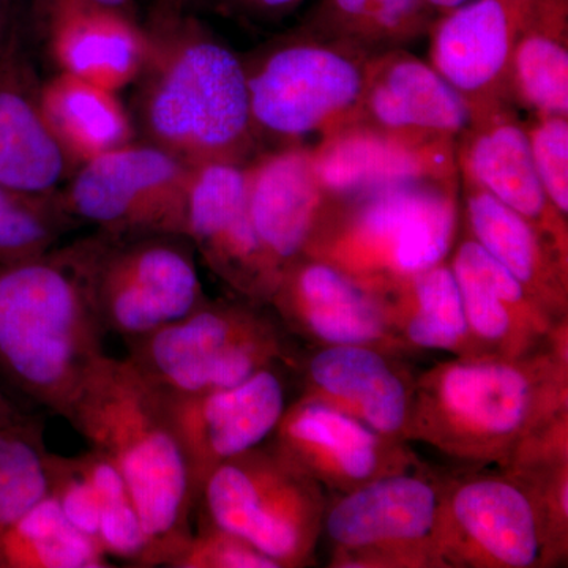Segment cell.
<instances>
[{
    "mask_svg": "<svg viewBox=\"0 0 568 568\" xmlns=\"http://www.w3.org/2000/svg\"><path fill=\"white\" fill-rule=\"evenodd\" d=\"M142 28L148 50L130 111L140 140L190 166L248 163L260 142L244 59L182 7L156 2Z\"/></svg>",
    "mask_w": 568,
    "mask_h": 568,
    "instance_id": "1",
    "label": "cell"
},
{
    "mask_svg": "<svg viewBox=\"0 0 568 568\" xmlns=\"http://www.w3.org/2000/svg\"><path fill=\"white\" fill-rule=\"evenodd\" d=\"M568 416L567 335L521 357L455 355L414 381L407 440L478 469L506 467Z\"/></svg>",
    "mask_w": 568,
    "mask_h": 568,
    "instance_id": "2",
    "label": "cell"
},
{
    "mask_svg": "<svg viewBox=\"0 0 568 568\" xmlns=\"http://www.w3.org/2000/svg\"><path fill=\"white\" fill-rule=\"evenodd\" d=\"M118 467L149 544V567H171L193 536L197 497L170 403L129 361L103 354L69 417Z\"/></svg>",
    "mask_w": 568,
    "mask_h": 568,
    "instance_id": "3",
    "label": "cell"
},
{
    "mask_svg": "<svg viewBox=\"0 0 568 568\" xmlns=\"http://www.w3.org/2000/svg\"><path fill=\"white\" fill-rule=\"evenodd\" d=\"M104 332L67 246L0 264V375L69 420Z\"/></svg>",
    "mask_w": 568,
    "mask_h": 568,
    "instance_id": "4",
    "label": "cell"
},
{
    "mask_svg": "<svg viewBox=\"0 0 568 568\" xmlns=\"http://www.w3.org/2000/svg\"><path fill=\"white\" fill-rule=\"evenodd\" d=\"M443 481L440 567L538 568L567 555L568 463Z\"/></svg>",
    "mask_w": 568,
    "mask_h": 568,
    "instance_id": "5",
    "label": "cell"
},
{
    "mask_svg": "<svg viewBox=\"0 0 568 568\" xmlns=\"http://www.w3.org/2000/svg\"><path fill=\"white\" fill-rule=\"evenodd\" d=\"M459 226V178L394 183L331 197L305 256L381 290L447 261Z\"/></svg>",
    "mask_w": 568,
    "mask_h": 568,
    "instance_id": "6",
    "label": "cell"
},
{
    "mask_svg": "<svg viewBox=\"0 0 568 568\" xmlns=\"http://www.w3.org/2000/svg\"><path fill=\"white\" fill-rule=\"evenodd\" d=\"M130 362L168 398L237 386L271 366L294 364L287 332L271 306L235 295L129 343Z\"/></svg>",
    "mask_w": 568,
    "mask_h": 568,
    "instance_id": "7",
    "label": "cell"
},
{
    "mask_svg": "<svg viewBox=\"0 0 568 568\" xmlns=\"http://www.w3.org/2000/svg\"><path fill=\"white\" fill-rule=\"evenodd\" d=\"M369 55L297 28L244 59L257 142L304 144L357 115Z\"/></svg>",
    "mask_w": 568,
    "mask_h": 568,
    "instance_id": "8",
    "label": "cell"
},
{
    "mask_svg": "<svg viewBox=\"0 0 568 568\" xmlns=\"http://www.w3.org/2000/svg\"><path fill=\"white\" fill-rule=\"evenodd\" d=\"M65 246L104 335L121 336L125 345L182 320L207 298L185 235L114 237L95 231Z\"/></svg>",
    "mask_w": 568,
    "mask_h": 568,
    "instance_id": "9",
    "label": "cell"
},
{
    "mask_svg": "<svg viewBox=\"0 0 568 568\" xmlns=\"http://www.w3.org/2000/svg\"><path fill=\"white\" fill-rule=\"evenodd\" d=\"M325 508L323 488L264 443L213 470L194 518L242 538L278 568H293L315 555Z\"/></svg>",
    "mask_w": 568,
    "mask_h": 568,
    "instance_id": "10",
    "label": "cell"
},
{
    "mask_svg": "<svg viewBox=\"0 0 568 568\" xmlns=\"http://www.w3.org/2000/svg\"><path fill=\"white\" fill-rule=\"evenodd\" d=\"M193 166L134 140L82 163L61 189L78 226L114 237L183 234Z\"/></svg>",
    "mask_w": 568,
    "mask_h": 568,
    "instance_id": "11",
    "label": "cell"
},
{
    "mask_svg": "<svg viewBox=\"0 0 568 568\" xmlns=\"http://www.w3.org/2000/svg\"><path fill=\"white\" fill-rule=\"evenodd\" d=\"M443 481L417 473L376 478L325 508L323 534L332 566L440 567L436 525Z\"/></svg>",
    "mask_w": 568,
    "mask_h": 568,
    "instance_id": "12",
    "label": "cell"
},
{
    "mask_svg": "<svg viewBox=\"0 0 568 568\" xmlns=\"http://www.w3.org/2000/svg\"><path fill=\"white\" fill-rule=\"evenodd\" d=\"M272 444L323 491L339 496L417 465L406 443L304 396L286 407Z\"/></svg>",
    "mask_w": 568,
    "mask_h": 568,
    "instance_id": "13",
    "label": "cell"
},
{
    "mask_svg": "<svg viewBox=\"0 0 568 568\" xmlns=\"http://www.w3.org/2000/svg\"><path fill=\"white\" fill-rule=\"evenodd\" d=\"M183 234L235 295L267 305L274 276L250 216L245 164L193 166Z\"/></svg>",
    "mask_w": 568,
    "mask_h": 568,
    "instance_id": "14",
    "label": "cell"
},
{
    "mask_svg": "<svg viewBox=\"0 0 568 568\" xmlns=\"http://www.w3.org/2000/svg\"><path fill=\"white\" fill-rule=\"evenodd\" d=\"M313 162L332 200L426 179L459 178L457 138L405 132L353 119L312 145Z\"/></svg>",
    "mask_w": 568,
    "mask_h": 568,
    "instance_id": "15",
    "label": "cell"
},
{
    "mask_svg": "<svg viewBox=\"0 0 568 568\" xmlns=\"http://www.w3.org/2000/svg\"><path fill=\"white\" fill-rule=\"evenodd\" d=\"M168 403L200 500L216 467L274 436L287 407L286 383L282 366H271L237 386L168 398Z\"/></svg>",
    "mask_w": 568,
    "mask_h": 568,
    "instance_id": "16",
    "label": "cell"
},
{
    "mask_svg": "<svg viewBox=\"0 0 568 568\" xmlns=\"http://www.w3.org/2000/svg\"><path fill=\"white\" fill-rule=\"evenodd\" d=\"M267 305L287 334L323 346L399 349L381 294L315 257H301L284 268Z\"/></svg>",
    "mask_w": 568,
    "mask_h": 568,
    "instance_id": "17",
    "label": "cell"
},
{
    "mask_svg": "<svg viewBox=\"0 0 568 568\" xmlns=\"http://www.w3.org/2000/svg\"><path fill=\"white\" fill-rule=\"evenodd\" d=\"M448 264L462 294L474 355L521 357L567 335V320L549 315L469 234L457 239Z\"/></svg>",
    "mask_w": 568,
    "mask_h": 568,
    "instance_id": "18",
    "label": "cell"
},
{
    "mask_svg": "<svg viewBox=\"0 0 568 568\" xmlns=\"http://www.w3.org/2000/svg\"><path fill=\"white\" fill-rule=\"evenodd\" d=\"M523 0H467L429 28V63L466 100L470 115L515 104L510 63Z\"/></svg>",
    "mask_w": 568,
    "mask_h": 568,
    "instance_id": "19",
    "label": "cell"
},
{
    "mask_svg": "<svg viewBox=\"0 0 568 568\" xmlns=\"http://www.w3.org/2000/svg\"><path fill=\"white\" fill-rule=\"evenodd\" d=\"M245 168L250 216L275 287L284 268L305 256L331 196L317 178L312 145L257 153Z\"/></svg>",
    "mask_w": 568,
    "mask_h": 568,
    "instance_id": "20",
    "label": "cell"
},
{
    "mask_svg": "<svg viewBox=\"0 0 568 568\" xmlns=\"http://www.w3.org/2000/svg\"><path fill=\"white\" fill-rule=\"evenodd\" d=\"M515 108L500 104L470 115L469 125L457 138L458 174L525 216L568 254V220L556 212L541 189L525 122Z\"/></svg>",
    "mask_w": 568,
    "mask_h": 568,
    "instance_id": "21",
    "label": "cell"
},
{
    "mask_svg": "<svg viewBox=\"0 0 568 568\" xmlns=\"http://www.w3.org/2000/svg\"><path fill=\"white\" fill-rule=\"evenodd\" d=\"M41 82L14 28L0 54V185L33 194L58 192L77 170L44 118Z\"/></svg>",
    "mask_w": 568,
    "mask_h": 568,
    "instance_id": "22",
    "label": "cell"
},
{
    "mask_svg": "<svg viewBox=\"0 0 568 568\" xmlns=\"http://www.w3.org/2000/svg\"><path fill=\"white\" fill-rule=\"evenodd\" d=\"M414 381L386 349L324 346L304 365V398L362 422L387 439L407 443Z\"/></svg>",
    "mask_w": 568,
    "mask_h": 568,
    "instance_id": "23",
    "label": "cell"
},
{
    "mask_svg": "<svg viewBox=\"0 0 568 568\" xmlns=\"http://www.w3.org/2000/svg\"><path fill=\"white\" fill-rule=\"evenodd\" d=\"M50 496L74 528L108 558L149 567V544L125 480L102 452L89 447L73 457L47 455Z\"/></svg>",
    "mask_w": 568,
    "mask_h": 568,
    "instance_id": "24",
    "label": "cell"
},
{
    "mask_svg": "<svg viewBox=\"0 0 568 568\" xmlns=\"http://www.w3.org/2000/svg\"><path fill=\"white\" fill-rule=\"evenodd\" d=\"M355 119L405 130L458 138L470 122V108L432 63L407 48L369 55Z\"/></svg>",
    "mask_w": 568,
    "mask_h": 568,
    "instance_id": "25",
    "label": "cell"
},
{
    "mask_svg": "<svg viewBox=\"0 0 568 568\" xmlns=\"http://www.w3.org/2000/svg\"><path fill=\"white\" fill-rule=\"evenodd\" d=\"M462 222L481 248L506 267L556 320H567L568 254L491 194L459 175Z\"/></svg>",
    "mask_w": 568,
    "mask_h": 568,
    "instance_id": "26",
    "label": "cell"
},
{
    "mask_svg": "<svg viewBox=\"0 0 568 568\" xmlns=\"http://www.w3.org/2000/svg\"><path fill=\"white\" fill-rule=\"evenodd\" d=\"M59 71L112 92L136 81L148 50L142 24L126 11L67 6L36 21Z\"/></svg>",
    "mask_w": 568,
    "mask_h": 568,
    "instance_id": "27",
    "label": "cell"
},
{
    "mask_svg": "<svg viewBox=\"0 0 568 568\" xmlns=\"http://www.w3.org/2000/svg\"><path fill=\"white\" fill-rule=\"evenodd\" d=\"M510 97L530 115H568V0H523Z\"/></svg>",
    "mask_w": 568,
    "mask_h": 568,
    "instance_id": "28",
    "label": "cell"
},
{
    "mask_svg": "<svg viewBox=\"0 0 568 568\" xmlns=\"http://www.w3.org/2000/svg\"><path fill=\"white\" fill-rule=\"evenodd\" d=\"M375 291L386 305L399 349L474 355L462 294L448 260Z\"/></svg>",
    "mask_w": 568,
    "mask_h": 568,
    "instance_id": "29",
    "label": "cell"
},
{
    "mask_svg": "<svg viewBox=\"0 0 568 568\" xmlns=\"http://www.w3.org/2000/svg\"><path fill=\"white\" fill-rule=\"evenodd\" d=\"M41 108L74 168L138 140L132 112L108 91L58 71L41 82Z\"/></svg>",
    "mask_w": 568,
    "mask_h": 568,
    "instance_id": "30",
    "label": "cell"
},
{
    "mask_svg": "<svg viewBox=\"0 0 568 568\" xmlns=\"http://www.w3.org/2000/svg\"><path fill=\"white\" fill-rule=\"evenodd\" d=\"M435 20L425 0H320L302 28L373 55L409 47Z\"/></svg>",
    "mask_w": 568,
    "mask_h": 568,
    "instance_id": "31",
    "label": "cell"
},
{
    "mask_svg": "<svg viewBox=\"0 0 568 568\" xmlns=\"http://www.w3.org/2000/svg\"><path fill=\"white\" fill-rule=\"evenodd\" d=\"M110 567V558L71 525L50 495L10 529L0 548V568Z\"/></svg>",
    "mask_w": 568,
    "mask_h": 568,
    "instance_id": "32",
    "label": "cell"
},
{
    "mask_svg": "<svg viewBox=\"0 0 568 568\" xmlns=\"http://www.w3.org/2000/svg\"><path fill=\"white\" fill-rule=\"evenodd\" d=\"M74 227L61 190L33 194L0 185V264L44 256Z\"/></svg>",
    "mask_w": 568,
    "mask_h": 568,
    "instance_id": "33",
    "label": "cell"
},
{
    "mask_svg": "<svg viewBox=\"0 0 568 568\" xmlns=\"http://www.w3.org/2000/svg\"><path fill=\"white\" fill-rule=\"evenodd\" d=\"M43 425L0 426V548L10 529L50 495Z\"/></svg>",
    "mask_w": 568,
    "mask_h": 568,
    "instance_id": "34",
    "label": "cell"
},
{
    "mask_svg": "<svg viewBox=\"0 0 568 568\" xmlns=\"http://www.w3.org/2000/svg\"><path fill=\"white\" fill-rule=\"evenodd\" d=\"M525 126L541 189L556 212L568 220V115H532Z\"/></svg>",
    "mask_w": 568,
    "mask_h": 568,
    "instance_id": "35",
    "label": "cell"
},
{
    "mask_svg": "<svg viewBox=\"0 0 568 568\" xmlns=\"http://www.w3.org/2000/svg\"><path fill=\"white\" fill-rule=\"evenodd\" d=\"M174 568H278L274 560L242 538L197 518L186 547L175 558Z\"/></svg>",
    "mask_w": 568,
    "mask_h": 568,
    "instance_id": "36",
    "label": "cell"
},
{
    "mask_svg": "<svg viewBox=\"0 0 568 568\" xmlns=\"http://www.w3.org/2000/svg\"><path fill=\"white\" fill-rule=\"evenodd\" d=\"M224 3L253 20L274 21L297 9L302 0H224Z\"/></svg>",
    "mask_w": 568,
    "mask_h": 568,
    "instance_id": "37",
    "label": "cell"
},
{
    "mask_svg": "<svg viewBox=\"0 0 568 568\" xmlns=\"http://www.w3.org/2000/svg\"><path fill=\"white\" fill-rule=\"evenodd\" d=\"M67 6L104 7L134 14V0H33V20H40L48 11Z\"/></svg>",
    "mask_w": 568,
    "mask_h": 568,
    "instance_id": "38",
    "label": "cell"
},
{
    "mask_svg": "<svg viewBox=\"0 0 568 568\" xmlns=\"http://www.w3.org/2000/svg\"><path fill=\"white\" fill-rule=\"evenodd\" d=\"M37 422L36 417L29 416L21 409L9 395L3 394L0 388V426L28 425Z\"/></svg>",
    "mask_w": 568,
    "mask_h": 568,
    "instance_id": "39",
    "label": "cell"
},
{
    "mask_svg": "<svg viewBox=\"0 0 568 568\" xmlns=\"http://www.w3.org/2000/svg\"><path fill=\"white\" fill-rule=\"evenodd\" d=\"M11 3L13 2H10V0H0V54L6 50L11 33L17 28L13 18H11Z\"/></svg>",
    "mask_w": 568,
    "mask_h": 568,
    "instance_id": "40",
    "label": "cell"
},
{
    "mask_svg": "<svg viewBox=\"0 0 568 568\" xmlns=\"http://www.w3.org/2000/svg\"><path fill=\"white\" fill-rule=\"evenodd\" d=\"M466 2L467 0H425L426 6L436 14V18L447 13V11L457 9Z\"/></svg>",
    "mask_w": 568,
    "mask_h": 568,
    "instance_id": "41",
    "label": "cell"
},
{
    "mask_svg": "<svg viewBox=\"0 0 568 568\" xmlns=\"http://www.w3.org/2000/svg\"><path fill=\"white\" fill-rule=\"evenodd\" d=\"M156 2L170 3V6L174 7H185L186 3L192 2V0H156Z\"/></svg>",
    "mask_w": 568,
    "mask_h": 568,
    "instance_id": "42",
    "label": "cell"
},
{
    "mask_svg": "<svg viewBox=\"0 0 568 568\" xmlns=\"http://www.w3.org/2000/svg\"><path fill=\"white\" fill-rule=\"evenodd\" d=\"M10 2H14V0H10Z\"/></svg>",
    "mask_w": 568,
    "mask_h": 568,
    "instance_id": "43",
    "label": "cell"
}]
</instances>
